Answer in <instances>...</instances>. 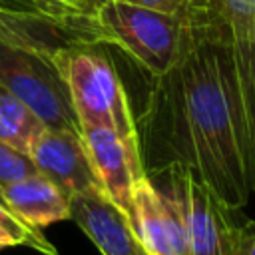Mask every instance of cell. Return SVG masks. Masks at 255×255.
Segmentation results:
<instances>
[{
	"label": "cell",
	"mask_w": 255,
	"mask_h": 255,
	"mask_svg": "<svg viewBox=\"0 0 255 255\" xmlns=\"http://www.w3.org/2000/svg\"><path fill=\"white\" fill-rule=\"evenodd\" d=\"M173 66L153 76L135 118L147 177L185 167L229 207L255 195V151L235 70L223 0H187Z\"/></svg>",
	"instance_id": "cell-1"
},
{
	"label": "cell",
	"mask_w": 255,
	"mask_h": 255,
	"mask_svg": "<svg viewBox=\"0 0 255 255\" xmlns=\"http://www.w3.org/2000/svg\"><path fill=\"white\" fill-rule=\"evenodd\" d=\"M96 48L98 46L64 50L52 60L70 90L80 131L88 128H108L131 149L139 151L135 118L124 84L110 60Z\"/></svg>",
	"instance_id": "cell-2"
},
{
	"label": "cell",
	"mask_w": 255,
	"mask_h": 255,
	"mask_svg": "<svg viewBox=\"0 0 255 255\" xmlns=\"http://www.w3.org/2000/svg\"><path fill=\"white\" fill-rule=\"evenodd\" d=\"M0 44L54 60L64 50L108 40L96 16L58 0H0Z\"/></svg>",
	"instance_id": "cell-3"
},
{
	"label": "cell",
	"mask_w": 255,
	"mask_h": 255,
	"mask_svg": "<svg viewBox=\"0 0 255 255\" xmlns=\"http://www.w3.org/2000/svg\"><path fill=\"white\" fill-rule=\"evenodd\" d=\"M96 20L110 46L126 52L149 78L167 72L181 46L183 18L135 4L106 0L96 10Z\"/></svg>",
	"instance_id": "cell-4"
},
{
	"label": "cell",
	"mask_w": 255,
	"mask_h": 255,
	"mask_svg": "<svg viewBox=\"0 0 255 255\" xmlns=\"http://www.w3.org/2000/svg\"><path fill=\"white\" fill-rule=\"evenodd\" d=\"M0 84L22 100L48 129L80 131L70 90L52 60L0 44Z\"/></svg>",
	"instance_id": "cell-5"
},
{
	"label": "cell",
	"mask_w": 255,
	"mask_h": 255,
	"mask_svg": "<svg viewBox=\"0 0 255 255\" xmlns=\"http://www.w3.org/2000/svg\"><path fill=\"white\" fill-rule=\"evenodd\" d=\"M161 175L167 177L163 191L171 195L183 217L191 255H231L241 223L239 209L229 207L185 167H171Z\"/></svg>",
	"instance_id": "cell-6"
},
{
	"label": "cell",
	"mask_w": 255,
	"mask_h": 255,
	"mask_svg": "<svg viewBox=\"0 0 255 255\" xmlns=\"http://www.w3.org/2000/svg\"><path fill=\"white\" fill-rule=\"evenodd\" d=\"M129 221L149 255H191L177 203L147 175L133 185Z\"/></svg>",
	"instance_id": "cell-7"
},
{
	"label": "cell",
	"mask_w": 255,
	"mask_h": 255,
	"mask_svg": "<svg viewBox=\"0 0 255 255\" xmlns=\"http://www.w3.org/2000/svg\"><path fill=\"white\" fill-rule=\"evenodd\" d=\"M28 157L36 171L58 185L68 197L102 189L80 131L46 128L34 141Z\"/></svg>",
	"instance_id": "cell-8"
},
{
	"label": "cell",
	"mask_w": 255,
	"mask_h": 255,
	"mask_svg": "<svg viewBox=\"0 0 255 255\" xmlns=\"http://www.w3.org/2000/svg\"><path fill=\"white\" fill-rule=\"evenodd\" d=\"M80 133L102 189L129 217L133 185L145 175L139 151L108 128H88Z\"/></svg>",
	"instance_id": "cell-9"
},
{
	"label": "cell",
	"mask_w": 255,
	"mask_h": 255,
	"mask_svg": "<svg viewBox=\"0 0 255 255\" xmlns=\"http://www.w3.org/2000/svg\"><path fill=\"white\" fill-rule=\"evenodd\" d=\"M72 221L90 237L102 255H149L139 243L129 217L104 189L70 197Z\"/></svg>",
	"instance_id": "cell-10"
},
{
	"label": "cell",
	"mask_w": 255,
	"mask_h": 255,
	"mask_svg": "<svg viewBox=\"0 0 255 255\" xmlns=\"http://www.w3.org/2000/svg\"><path fill=\"white\" fill-rule=\"evenodd\" d=\"M2 197L12 213L36 229H44L72 217L70 197L38 171L4 185Z\"/></svg>",
	"instance_id": "cell-11"
},
{
	"label": "cell",
	"mask_w": 255,
	"mask_h": 255,
	"mask_svg": "<svg viewBox=\"0 0 255 255\" xmlns=\"http://www.w3.org/2000/svg\"><path fill=\"white\" fill-rule=\"evenodd\" d=\"M231 24L235 70L247 120L249 143L255 151V4L223 0Z\"/></svg>",
	"instance_id": "cell-12"
},
{
	"label": "cell",
	"mask_w": 255,
	"mask_h": 255,
	"mask_svg": "<svg viewBox=\"0 0 255 255\" xmlns=\"http://www.w3.org/2000/svg\"><path fill=\"white\" fill-rule=\"evenodd\" d=\"M44 129L34 112L0 84V139L28 155Z\"/></svg>",
	"instance_id": "cell-13"
},
{
	"label": "cell",
	"mask_w": 255,
	"mask_h": 255,
	"mask_svg": "<svg viewBox=\"0 0 255 255\" xmlns=\"http://www.w3.org/2000/svg\"><path fill=\"white\" fill-rule=\"evenodd\" d=\"M0 227L6 229L8 233H12L20 245L32 247L44 255H58L56 247L46 239V235L42 233V229L30 227L28 223H24L16 213H12L8 209V205L0 203Z\"/></svg>",
	"instance_id": "cell-14"
},
{
	"label": "cell",
	"mask_w": 255,
	"mask_h": 255,
	"mask_svg": "<svg viewBox=\"0 0 255 255\" xmlns=\"http://www.w3.org/2000/svg\"><path fill=\"white\" fill-rule=\"evenodd\" d=\"M32 173H36V165L32 163V159L0 139V189Z\"/></svg>",
	"instance_id": "cell-15"
},
{
	"label": "cell",
	"mask_w": 255,
	"mask_h": 255,
	"mask_svg": "<svg viewBox=\"0 0 255 255\" xmlns=\"http://www.w3.org/2000/svg\"><path fill=\"white\" fill-rule=\"evenodd\" d=\"M231 255H255V221L253 219H241Z\"/></svg>",
	"instance_id": "cell-16"
},
{
	"label": "cell",
	"mask_w": 255,
	"mask_h": 255,
	"mask_svg": "<svg viewBox=\"0 0 255 255\" xmlns=\"http://www.w3.org/2000/svg\"><path fill=\"white\" fill-rule=\"evenodd\" d=\"M120 2H128V4H135L141 8H149V10H157V12H167V14H179L185 6L187 0H120Z\"/></svg>",
	"instance_id": "cell-17"
},
{
	"label": "cell",
	"mask_w": 255,
	"mask_h": 255,
	"mask_svg": "<svg viewBox=\"0 0 255 255\" xmlns=\"http://www.w3.org/2000/svg\"><path fill=\"white\" fill-rule=\"evenodd\" d=\"M58 2H62V4H66V6H70V8H74V10H78V12H82V14L94 16L96 10H98L106 0H58Z\"/></svg>",
	"instance_id": "cell-18"
},
{
	"label": "cell",
	"mask_w": 255,
	"mask_h": 255,
	"mask_svg": "<svg viewBox=\"0 0 255 255\" xmlns=\"http://www.w3.org/2000/svg\"><path fill=\"white\" fill-rule=\"evenodd\" d=\"M16 245H20L18 239H16L12 233H8L6 229L0 227V251L6 249V247H16Z\"/></svg>",
	"instance_id": "cell-19"
},
{
	"label": "cell",
	"mask_w": 255,
	"mask_h": 255,
	"mask_svg": "<svg viewBox=\"0 0 255 255\" xmlns=\"http://www.w3.org/2000/svg\"><path fill=\"white\" fill-rule=\"evenodd\" d=\"M0 203H4V197H2V189H0ZM6 205V203H4Z\"/></svg>",
	"instance_id": "cell-20"
}]
</instances>
